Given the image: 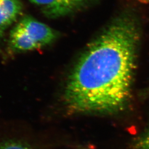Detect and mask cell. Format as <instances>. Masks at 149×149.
Returning a JSON list of instances; mask_svg holds the SVG:
<instances>
[{"instance_id": "8992f818", "label": "cell", "mask_w": 149, "mask_h": 149, "mask_svg": "<svg viewBox=\"0 0 149 149\" xmlns=\"http://www.w3.org/2000/svg\"><path fill=\"white\" fill-rule=\"evenodd\" d=\"M135 149H149V126L145 133L137 140Z\"/></svg>"}, {"instance_id": "3957f363", "label": "cell", "mask_w": 149, "mask_h": 149, "mask_svg": "<svg viewBox=\"0 0 149 149\" xmlns=\"http://www.w3.org/2000/svg\"><path fill=\"white\" fill-rule=\"evenodd\" d=\"M52 17L66 15L79 7L85 0H29Z\"/></svg>"}, {"instance_id": "52a82bcc", "label": "cell", "mask_w": 149, "mask_h": 149, "mask_svg": "<svg viewBox=\"0 0 149 149\" xmlns=\"http://www.w3.org/2000/svg\"><path fill=\"white\" fill-rule=\"evenodd\" d=\"M141 2H143V3H148L149 2V0H139Z\"/></svg>"}, {"instance_id": "277c9868", "label": "cell", "mask_w": 149, "mask_h": 149, "mask_svg": "<svg viewBox=\"0 0 149 149\" xmlns=\"http://www.w3.org/2000/svg\"><path fill=\"white\" fill-rule=\"evenodd\" d=\"M22 10L19 0H0V37L21 16Z\"/></svg>"}, {"instance_id": "5b68a950", "label": "cell", "mask_w": 149, "mask_h": 149, "mask_svg": "<svg viewBox=\"0 0 149 149\" xmlns=\"http://www.w3.org/2000/svg\"><path fill=\"white\" fill-rule=\"evenodd\" d=\"M0 149H33L29 145L17 141L10 140L0 143Z\"/></svg>"}, {"instance_id": "ba28073f", "label": "cell", "mask_w": 149, "mask_h": 149, "mask_svg": "<svg viewBox=\"0 0 149 149\" xmlns=\"http://www.w3.org/2000/svg\"><path fill=\"white\" fill-rule=\"evenodd\" d=\"M88 149V148H80V149Z\"/></svg>"}, {"instance_id": "9c48e42d", "label": "cell", "mask_w": 149, "mask_h": 149, "mask_svg": "<svg viewBox=\"0 0 149 149\" xmlns=\"http://www.w3.org/2000/svg\"><path fill=\"white\" fill-rule=\"evenodd\" d=\"M0 38H1V37H0Z\"/></svg>"}, {"instance_id": "6da1fadb", "label": "cell", "mask_w": 149, "mask_h": 149, "mask_svg": "<svg viewBox=\"0 0 149 149\" xmlns=\"http://www.w3.org/2000/svg\"><path fill=\"white\" fill-rule=\"evenodd\" d=\"M138 36L130 19L113 22L92 42L70 75L64 101L70 111L113 114L128 103Z\"/></svg>"}, {"instance_id": "7a4b0ae2", "label": "cell", "mask_w": 149, "mask_h": 149, "mask_svg": "<svg viewBox=\"0 0 149 149\" xmlns=\"http://www.w3.org/2000/svg\"><path fill=\"white\" fill-rule=\"evenodd\" d=\"M56 32L29 16L22 17L10 33L8 48L15 53L33 51L52 43Z\"/></svg>"}]
</instances>
